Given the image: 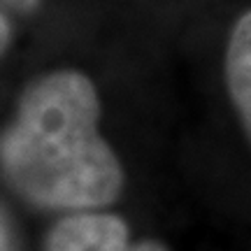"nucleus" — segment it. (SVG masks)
Here are the masks:
<instances>
[{"label": "nucleus", "instance_id": "nucleus-1", "mask_svg": "<svg viewBox=\"0 0 251 251\" xmlns=\"http://www.w3.org/2000/svg\"><path fill=\"white\" fill-rule=\"evenodd\" d=\"M96 84L79 70H54L21 91L0 130V179L24 202L49 212L114 205L124 165L100 133Z\"/></svg>", "mask_w": 251, "mask_h": 251}, {"label": "nucleus", "instance_id": "nucleus-2", "mask_svg": "<svg viewBox=\"0 0 251 251\" xmlns=\"http://www.w3.org/2000/svg\"><path fill=\"white\" fill-rule=\"evenodd\" d=\"M45 251H170L158 240H133L130 228L114 212H68L45 237Z\"/></svg>", "mask_w": 251, "mask_h": 251}, {"label": "nucleus", "instance_id": "nucleus-3", "mask_svg": "<svg viewBox=\"0 0 251 251\" xmlns=\"http://www.w3.org/2000/svg\"><path fill=\"white\" fill-rule=\"evenodd\" d=\"M226 86L251 142V9L237 19L226 49Z\"/></svg>", "mask_w": 251, "mask_h": 251}, {"label": "nucleus", "instance_id": "nucleus-4", "mask_svg": "<svg viewBox=\"0 0 251 251\" xmlns=\"http://www.w3.org/2000/svg\"><path fill=\"white\" fill-rule=\"evenodd\" d=\"M0 251H21L14 219L2 202H0Z\"/></svg>", "mask_w": 251, "mask_h": 251}, {"label": "nucleus", "instance_id": "nucleus-5", "mask_svg": "<svg viewBox=\"0 0 251 251\" xmlns=\"http://www.w3.org/2000/svg\"><path fill=\"white\" fill-rule=\"evenodd\" d=\"M9 40H12V26H9L7 17L0 12V56L5 54V49L9 47Z\"/></svg>", "mask_w": 251, "mask_h": 251}, {"label": "nucleus", "instance_id": "nucleus-6", "mask_svg": "<svg viewBox=\"0 0 251 251\" xmlns=\"http://www.w3.org/2000/svg\"><path fill=\"white\" fill-rule=\"evenodd\" d=\"M2 5L17 9V12H33L40 7V0H0Z\"/></svg>", "mask_w": 251, "mask_h": 251}]
</instances>
